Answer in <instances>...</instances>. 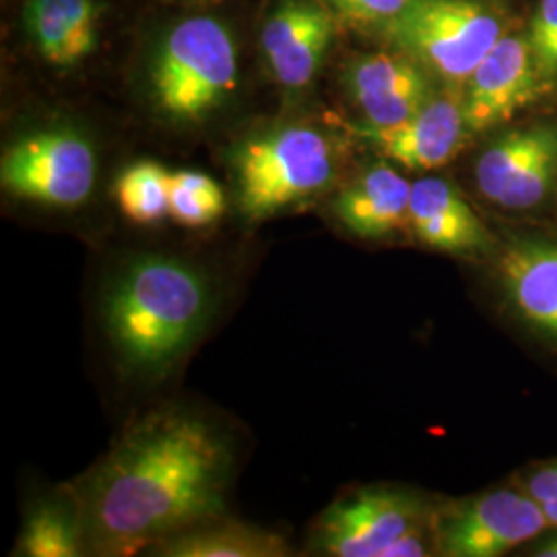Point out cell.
<instances>
[{
    "label": "cell",
    "mask_w": 557,
    "mask_h": 557,
    "mask_svg": "<svg viewBox=\"0 0 557 557\" xmlns=\"http://www.w3.org/2000/svg\"><path fill=\"white\" fill-rule=\"evenodd\" d=\"M411 188L395 168L372 165L338 195L337 220L358 238H388L409 223Z\"/></svg>",
    "instance_id": "cell-16"
},
{
    "label": "cell",
    "mask_w": 557,
    "mask_h": 557,
    "mask_svg": "<svg viewBox=\"0 0 557 557\" xmlns=\"http://www.w3.org/2000/svg\"><path fill=\"white\" fill-rule=\"evenodd\" d=\"M25 23L41 57L57 66L77 64L98 41L94 0H29Z\"/></svg>",
    "instance_id": "cell-17"
},
{
    "label": "cell",
    "mask_w": 557,
    "mask_h": 557,
    "mask_svg": "<svg viewBox=\"0 0 557 557\" xmlns=\"http://www.w3.org/2000/svg\"><path fill=\"white\" fill-rule=\"evenodd\" d=\"M527 494L539 502L541 506L557 499V462L539 469L529 478Z\"/></svg>",
    "instance_id": "cell-24"
},
{
    "label": "cell",
    "mask_w": 557,
    "mask_h": 557,
    "mask_svg": "<svg viewBox=\"0 0 557 557\" xmlns=\"http://www.w3.org/2000/svg\"><path fill=\"white\" fill-rule=\"evenodd\" d=\"M225 197L220 184L211 176L193 170H182L172 176L170 218L186 227H205L220 220Z\"/></svg>",
    "instance_id": "cell-21"
},
{
    "label": "cell",
    "mask_w": 557,
    "mask_h": 557,
    "mask_svg": "<svg viewBox=\"0 0 557 557\" xmlns=\"http://www.w3.org/2000/svg\"><path fill=\"white\" fill-rule=\"evenodd\" d=\"M213 287L195 264L147 255L131 260L103 298V324L120 363L139 376L170 372L211 319Z\"/></svg>",
    "instance_id": "cell-2"
},
{
    "label": "cell",
    "mask_w": 557,
    "mask_h": 557,
    "mask_svg": "<svg viewBox=\"0 0 557 557\" xmlns=\"http://www.w3.org/2000/svg\"><path fill=\"white\" fill-rule=\"evenodd\" d=\"M324 7L349 25L382 29L413 2V0H322Z\"/></svg>",
    "instance_id": "cell-23"
},
{
    "label": "cell",
    "mask_w": 557,
    "mask_h": 557,
    "mask_svg": "<svg viewBox=\"0 0 557 557\" xmlns=\"http://www.w3.org/2000/svg\"><path fill=\"white\" fill-rule=\"evenodd\" d=\"M549 87L527 34H506L465 83L462 110L471 133L512 119Z\"/></svg>",
    "instance_id": "cell-10"
},
{
    "label": "cell",
    "mask_w": 557,
    "mask_h": 557,
    "mask_svg": "<svg viewBox=\"0 0 557 557\" xmlns=\"http://www.w3.org/2000/svg\"><path fill=\"white\" fill-rule=\"evenodd\" d=\"M347 87L366 128H393L416 116L432 100V75L405 52H379L356 60Z\"/></svg>",
    "instance_id": "cell-11"
},
{
    "label": "cell",
    "mask_w": 557,
    "mask_h": 557,
    "mask_svg": "<svg viewBox=\"0 0 557 557\" xmlns=\"http://www.w3.org/2000/svg\"><path fill=\"white\" fill-rule=\"evenodd\" d=\"M479 190L504 209H533L557 182V124H533L502 135L481 153Z\"/></svg>",
    "instance_id": "cell-8"
},
{
    "label": "cell",
    "mask_w": 557,
    "mask_h": 557,
    "mask_svg": "<svg viewBox=\"0 0 557 557\" xmlns=\"http://www.w3.org/2000/svg\"><path fill=\"white\" fill-rule=\"evenodd\" d=\"M98 160L75 131L50 128L15 140L2 156L4 190L48 207H79L96 188Z\"/></svg>",
    "instance_id": "cell-6"
},
{
    "label": "cell",
    "mask_w": 557,
    "mask_h": 557,
    "mask_svg": "<svg viewBox=\"0 0 557 557\" xmlns=\"http://www.w3.org/2000/svg\"><path fill=\"white\" fill-rule=\"evenodd\" d=\"M238 59L220 21L193 17L178 23L161 44L151 87L161 112L176 122H197L236 89Z\"/></svg>",
    "instance_id": "cell-5"
},
{
    "label": "cell",
    "mask_w": 557,
    "mask_h": 557,
    "mask_svg": "<svg viewBox=\"0 0 557 557\" xmlns=\"http://www.w3.org/2000/svg\"><path fill=\"white\" fill-rule=\"evenodd\" d=\"M220 430L182 409L137 421L83 485L87 543L101 556H135L220 518L232 478Z\"/></svg>",
    "instance_id": "cell-1"
},
{
    "label": "cell",
    "mask_w": 557,
    "mask_h": 557,
    "mask_svg": "<svg viewBox=\"0 0 557 557\" xmlns=\"http://www.w3.org/2000/svg\"><path fill=\"white\" fill-rule=\"evenodd\" d=\"M498 275L518 314L557 338V244L520 239L499 255Z\"/></svg>",
    "instance_id": "cell-15"
},
{
    "label": "cell",
    "mask_w": 557,
    "mask_h": 557,
    "mask_svg": "<svg viewBox=\"0 0 557 557\" xmlns=\"http://www.w3.org/2000/svg\"><path fill=\"white\" fill-rule=\"evenodd\" d=\"M337 149L319 128L289 124L246 140L236 160L238 202L250 221L267 220L326 190Z\"/></svg>",
    "instance_id": "cell-3"
},
{
    "label": "cell",
    "mask_w": 557,
    "mask_h": 557,
    "mask_svg": "<svg viewBox=\"0 0 557 557\" xmlns=\"http://www.w3.org/2000/svg\"><path fill=\"white\" fill-rule=\"evenodd\" d=\"M425 520L423 502L403 490L363 487L333 502L319 520L317 545L333 557H384Z\"/></svg>",
    "instance_id": "cell-7"
},
{
    "label": "cell",
    "mask_w": 557,
    "mask_h": 557,
    "mask_svg": "<svg viewBox=\"0 0 557 557\" xmlns=\"http://www.w3.org/2000/svg\"><path fill=\"white\" fill-rule=\"evenodd\" d=\"M409 225L419 242L450 255H478L490 248V234L478 213L444 178L413 182Z\"/></svg>",
    "instance_id": "cell-14"
},
{
    "label": "cell",
    "mask_w": 557,
    "mask_h": 557,
    "mask_svg": "<svg viewBox=\"0 0 557 557\" xmlns=\"http://www.w3.org/2000/svg\"><path fill=\"white\" fill-rule=\"evenodd\" d=\"M335 32V15L314 0H283L262 27L267 62L287 89L310 85Z\"/></svg>",
    "instance_id": "cell-12"
},
{
    "label": "cell",
    "mask_w": 557,
    "mask_h": 557,
    "mask_svg": "<svg viewBox=\"0 0 557 557\" xmlns=\"http://www.w3.org/2000/svg\"><path fill=\"white\" fill-rule=\"evenodd\" d=\"M543 512H545L549 527L557 529V499L549 502V504H543Z\"/></svg>",
    "instance_id": "cell-26"
},
{
    "label": "cell",
    "mask_w": 557,
    "mask_h": 557,
    "mask_svg": "<svg viewBox=\"0 0 557 557\" xmlns=\"http://www.w3.org/2000/svg\"><path fill=\"white\" fill-rule=\"evenodd\" d=\"M469 126L462 98L434 94L416 116L393 128H361L391 161L407 170H436L460 151Z\"/></svg>",
    "instance_id": "cell-13"
},
{
    "label": "cell",
    "mask_w": 557,
    "mask_h": 557,
    "mask_svg": "<svg viewBox=\"0 0 557 557\" xmlns=\"http://www.w3.org/2000/svg\"><path fill=\"white\" fill-rule=\"evenodd\" d=\"M380 32L432 77L465 87L508 34V20L485 0H413Z\"/></svg>",
    "instance_id": "cell-4"
},
{
    "label": "cell",
    "mask_w": 557,
    "mask_h": 557,
    "mask_svg": "<svg viewBox=\"0 0 557 557\" xmlns=\"http://www.w3.org/2000/svg\"><path fill=\"white\" fill-rule=\"evenodd\" d=\"M79 499H41L23 520L17 552L27 557H77L87 549Z\"/></svg>",
    "instance_id": "cell-19"
},
{
    "label": "cell",
    "mask_w": 557,
    "mask_h": 557,
    "mask_svg": "<svg viewBox=\"0 0 557 557\" xmlns=\"http://www.w3.org/2000/svg\"><path fill=\"white\" fill-rule=\"evenodd\" d=\"M172 172L156 161H139L116 182L120 211L135 223L151 225L170 218Z\"/></svg>",
    "instance_id": "cell-20"
},
{
    "label": "cell",
    "mask_w": 557,
    "mask_h": 557,
    "mask_svg": "<svg viewBox=\"0 0 557 557\" xmlns=\"http://www.w3.org/2000/svg\"><path fill=\"white\" fill-rule=\"evenodd\" d=\"M535 556L539 557H557V535L554 539H549L547 543H543L535 552Z\"/></svg>",
    "instance_id": "cell-25"
},
{
    "label": "cell",
    "mask_w": 557,
    "mask_h": 557,
    "mask_svg": "<svg viewBox=\"0 0 557 557\" xmlns=\"http://www.w3.org/2000/svg\"><path fill=\"white\" fill-rule=\"evenodd\" d=\"M545 529L549 522L539 502L515 490H496L444 518L436 547L448 557H498Z\"/></svg>",
    "instance_id": "cell-9"
},
{
    "label": "cell",
    "mask_w": 557,
    "mask_h": 557,
    "mask_svg": "<svg viewBox=\"0 0 557 557\" xmlns=\"http://www.w3.org/2000/svg\"><path fill=\"white\" fill-rule=\"evenodd\" d=\"M527 40L549 85L557 83V0H541L531 20Z\"/></svg>",
    "instance_id": "cell-22"
},
{
    "label": "cell",
    "mask_w": 557,
    "mask_h": 557,
    "mask_svg": "<svg viewBox=\"0 0 557 557\" xmlns=\"http://www.w3.org/2000/svg\"><path fill=\"white\" fill-rule=\"evenodd\" d=\"M168 557H283L289 545L275 533L238 522L205 520L153 547Z\"/></svg>",
    "instance_id": "cell-18"
}]
</instances>
